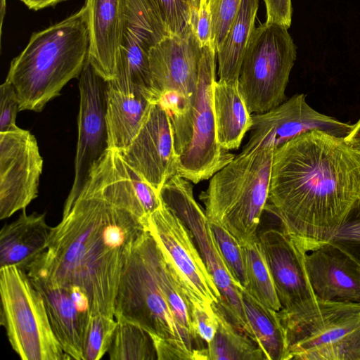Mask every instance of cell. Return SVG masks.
Wrapping results in <instances>:
<instances>
[{
  "label": "cell",
  "instance_id": "cell-1",
  "mask_svg": "<svg viewBox=\"0 0 360 360\" xmlns=\"http://www.w3.org/2000/svg\"><path fill=\"white\" fill-rule=\"evenodd\" d=\"M118 150L108 148L77 196L65 202L47 248L23 269L32 278L82 289L92 315L114 317L129 252L148 225Z\"/></svg>",
  "mask_w": 360,
  "mask_h": 360
},
{
  "label": "cell",
  "instance_id": "cell-2",
  "mask_svg": "<svg viewBox=\"0 0 360 360\" xmlns=\"http://www.w3.org/2000/svg\"><path fill=\"white\" fill-rule=\"evenodd\" d=\"M360 200V153L312 130L274 150L269 203L281 226L306 252L329 242Z\"/></svg>",
  "mask_w": 360,
  "mask_h": 360
},
{
  "label": "cell",
  "instance_id": "cell-3",
  "mask_svg": "<svg viewBox=\"0 0 360 360\" xmlns=\"http://www.w3.org/2000/svg\"><path fill=\"white\" fill-rule=\"evenodd\" d=\"M87 11H79L31 36L11 63L6 79L20 110L40 112L63 88L79 77L88 57Z\"/></svg>",
  "mask_w": 360,
  "mask_h": 360
},
{
  "label": "cell",
  "instance_id": "cell-4",
  "mask_svg": "<svg viewBox=\"0 0 360 360\" xmlns=\"http://www.w3.org/2000/svg\"><path fill=\"white\" fill-rule=\"evenodd\" d=\"M274 150L239 153L211 178L200 195L205 214L231 233L241 245L258 238L269 200Z\"/></svg>",
  "mask_w": 360,
  "mask_h": 360
},
{
  "label": "cell",
  "instance_id": "cell-5",
  "mask_svg": "<svg viewBox=\"0 0 360 360\" xmlns=\"http://www.w3.org/2000/svg\"><path fill=\"white\" fill-rule=\"evenodd\" d=\"M217 53L212 44L202 47L198 80L191 105L170 115L178 174L192 183L211 178L235 155L220 146L217 139L213 107Z\"/></svg>",
  "mask_w": 360,
  "mask_h": 360
},
{
  "label": "cell",
  "instance_id": "cell-6",
  "mask_svg": "<svg viewBox=\"0 0 360 360\" xmlns=\"http://www.w3.org/2000/svg\"><path fill=\"white\" fill-rule=\"evenodd\" d=\"M158 243L148 229L132 245L120 279L114 317L116 321L134 323L152 335L175 341L188 349L158 278Z\"/></svg>",
  "mask_w": 360,
  "mask_h": 360
},
{
  "label": "cell",
  "instance_id": "cell-7",
  "mask_svg": "<svg viewBox=\"0 0 360 360\" xmlns=\"http://www.w3.org/2000/svg\"><path fill=\"white\" fill-rule=\"evenodd\" d=\"M279 319L288 360H360V303L317 297L307 311Z\"/></svg>",
  "mask_w": 360,
  "mask_h": 360
},
{
  "label": "cell",
  "instance_id": "cell-8",
  "mask_svg": "<svg viewBox=\"0 0 360 360\" xmlns=\"http://www.w3.org/2000/svg\"><path fill=\"white\" fill-rule=\"evenodd\" d=\"M1 324L22 360H67L51 328L43 297L26 271L0 267Z\"/></svg>",
  "mask_w": 360,
  "mask_h": 360
},
{
  "label": "cell",
  "instance_id": "cell-9",
  "mask_svg": "<svg viewBox=\"0 0 360 360\" xmlns=\"http://www.w3.org/2000/svg\"><path fill=\"white\" fill-rule=\"evenodd\" d=\"M288 29L266 22L250 37L238 87L252 115L265 112L287 99L285 89L297 57V47Z\"/></svg>",
  "mask_w": 360,
  "mask_h": 360
},
{
  "label": "cell",
  "instance_id": "cell-10",
  "mask_svg": "<svg viewBox=\"0 0 360 360\" xmlns=\"http://www.w3.org/2000/svg\"><path fill=\"white\" fill-rule=\"evenodd\" d=\"M160 195L162 200L176 212L191 231L221 295V301L217 306L224 310L234 325L249 335L242 300L243 290L233 281L219 252L205 212L194 198L192 184L176 174L164 184Z\"/></svg>",
  "mask_w": 360,
  "mask_h": 360
},
{
  "label": "cell",
  "instance_id": "cell-11",
  "mask_svg": "<svg viewBox=\"0 0 360 360\" xmlns=\"http://www.w3.org/2000/svg\"><path fill=\"white\" fill-rule=\"evenodd\" d=\"M148 228L192 300L219 305V291L183 220L162 200Z\"/></svg>",
  "mask_w": 360,
  "mask_h": 360
},
{
  "label": "cell",
  "instance_id": "cell-12",
  "mask_svg": "<svg viewBox=\"0 0 360 360\" xmlns=\"http://www.w3.org/2000/svg\"><path fill=\"white\" fill-rule=\"evenodd\" d=\"M169 34L150 0H123L122 32L112 80L137 88L155 100L150 70V49Z\"/></svg>",
  "mask_w": 360,
  "mask_h": 360
},
{
  "label": "cell",
  "instance_id": "cell-13",
  "mask_svg": "<svg viewBox=\"0 0 360 360\" xmlns=\"http://www.w3.org/2000/svg\"><path fill=\"white\" fill-rule=\"evenodd\" d=\"M43 158L35 136L21 129L0 132V219L25 209L39 193Z\"/></svg>",
  "mask_w": 360,
  "mask_h": 360
},
{
  "label": "cell",
  "instance_id": "cell-14",
  "mask_svg": "<svg viewBox=\"0 0 360 360\" xmlns=\"http://www.w3.org/2000/svg\"><path fill=\"white\" fill-rule=\"evenodd\" d=\"M258 240L281 305L278 316L292 317L308 311L315 304L317 296L306 270V252L281 226L259 233Z\"/></svg>",
  "mask_w": 360,
  "mask_h": 360
},
{
  "label": "cell",
  "instance_id": "cell-15",
  "mask_svg": "<svg viewBox=\"0 0 360 360\" xmlns=\"http://www.w3.org/2000/svg\"><path fill=\"white\" fill-rule=\"evenodd\" d=\"M305 98L304 94H297L265 112L252 114L249 139L240 153L261 148L274 150L298 135L316 129L343 138L350 133L353 124L317 112Z\"/></svg>",
  "mask_w": 360,
  "mask_h": 360
},
{
  "label": "cell",
  "instance_id": "cell-16",
  "mask_svg": "<svg viewBox=\"0 0 360 360\" xmlns=\"http://www.w3.org/2000/svg\"><path fill=\"white\" fill-rule=\"evenodd\" d=\"M78 78L79 110L75 178L66 202L77 196L94 165L108 148L105 122L107 82L97 72L88 57Z\"/></svg>",
  "mask_w": 360,
  "mask_h": 360
},
{
  "label": "cell",
  "instance_id": "cell-17",
  "mask_svg": "<svg viewBox=\"0 0 360 360\" xmlns=\"http://www.w3.org/2000/svg\"><path fill=\"white\" fill-rule=\"evenodd\" d=\"M120 153L159 194L164 184L178 174L171 117L158 101L150 104L131 141Z\"/></svg>",
  "mask_w": 360,
  "mask_h": 360
},
{
  "label": "cell",
  "instance_id": "cell-18",
  "mask_svg": "<svg viewBox=\"0 0 360 360\" xmlns=\"http://www.w3.org/2000/svg\"><path fill=\"white\" fill-rule=\"evenodd\" d=\"M202 46L192 24L179 34H169L148 53L154 87L159 94L174 91L190 106L195 94Z\"/></svg>",
  "mask_w": 360,
  "mask_h": 360
},
{
  "label": "cell",
  "instance_id": "cell-19",
  "mask_svg": "<svg viewBox=\"0 0 360 360\" xmlns=\"http://www.w3.org/2000/svg\"><path fill=\"white\" fill-rule=\"evenodd\" d=\"M30 278L43 297L51 328L63 351L70 359L83 360L92 316L87 295L74 285Z\"/></svg>",
  "mask_w": 360,
  "mask_h": 360
},
{
  "label": "cell",
  "instance_id": "cell-20",
  "mask_svg": "<svg viewBox=\"0 0 360 360\" xmlns=\"http://www.w3.org/2000/svg\"><path fill=\"white\" fill-rule=\"evenodd\" d=\"M304 263L318 297L360 303V267L345 252L328 242L306 252Z\"/></svg>",
  "mask_w": 360,
  "mask_h": 360
},
{
  "label": "cell",
  "instance_id": "cell-21",
  "mask_svg": "<svg viewBox=\"0 0 360 360\" xmlns=\"http://www.w3.org/2000/svg\"><path fill=\"white\" fill-rule=\"evenodd\" d=\"M88 58L106 81L115 78L122 32L123 0H86Z\"/></svg>",
  "mask_w": 360,
  "mask_h": 360
},
{
  "label": "cell",
  "instance_id": "cell-22",
  "mask_svg": "<svg viewBox=\"0 0 360 360\" xmlns=\"http://www.w3.org/2000/svg\"><path fill=\"white\" fill-rule=\"evenodd\" d=\"M152 102L155 101L137 88L115 80L107 82L105 122L108 148L122 150L129 146Z\"/></svg>",
  "mask_w": 360,
  "mask_h": 360
},
{
  "label": "cell",
  "instance_id": "cell-23",
  "mask_svg": "<svg viewBox=\"0 0 360 360\" xmlns=\"http://www.w3.org/2000/svg\"><path fill=\"white\" fill-rule=\"evenodd\" d=\"M52 227L46 214H27L6 224L0 231V267L15 265L23 269L46 250Z\"/></svg>",
  "mask_w": 360,
  "mask_h": 360
},
{
  "label": "cell",
  "instance_id": "cell-24",
  "mask_svg": "<svg viewBox=\"0 0 360 360\" xmlns=\"http://www.w3.org/2000/svg\"><path fill=\"white\" fill-rule=\"evenodd\" d=\"M213 107L219 144L227 150L238 148L252 124L238 81L214 83Z\"/></svg>",
  "mask_w": 360,
  "mask_h": 360
},
{
  "label": "cell",
  "instance_id": "cell-25",
  "mask_svg": "<svg viewBox=\"0 0 360 360\" xmlns=\"http://www.w3.org/2000/svg\"><path fill=\"white\" fill-rule=\"evenodd\" d=\"M258 0H242L224 42L217 51L219 80L238 82L244 56L255 29Z\"/></svg>",
  "mask_w": 360,
  "mask_h": 360
},
{
  "label": "cell",
  "instance_id": "cell-26",
  "mask_svg": "<svg viewBox=\"0 0 360 360\" xmlns=\"http://www.w3.org/2000/svg\"><path fill=\"white\" fill-rule=\"evenodd\" d=\"M242 300L249 335L260 347L266 360H288L285 334L278 311L264 307L245 290Z\"/></svg>",
  "mask_w": 360,
  "mask_h": 360
},
{
  "label": "cell",
  "instance_id": "cell-27",
  "mask_svg": "<svg viewBox=\"0 0 360 360\" xmlns=\"http://www.w3.org/2000/svg\"><path fill=\"white\" fill-rule=\"evenodd\" d=\"M156 272L183 342L188 349L195 352L193 344L196 342L198 345V339L200 338L195 332L193 322L191 297L172 267L164 257L159 246L156 255Z\"/></svg>",
  "mask_w": 360,
  "mask_h": 360
},
{
  "label": "cell",
  "instance_id": "cell-28",
  "mask_svg": "<svg viewBox=\"0 0 360 360\" xmlns=\"http://www.w3.org/2000/svg\"><path fill=\"white\" fill-rule=\"evenodd\" d=\"M213 309L218 327L207 344V360H266L258 344L234 325L220 307L213 305Z\"/></svg>",
  "mask_w": 360,
  "mask_h": 360
},
{
  "label": "cell",
  "instance_id": "cell-29",
  "mask_svg": "<svg viewBox=\"0 0 360 360\" xmlns=\"http://www.w3.org/2000/svg\"><path fill=\"white\" fill-rule=\"evenodd\" d=\"M248 284L245 290L268 309H281L273 277L258 238L242 245Z\"/></svg>",
  "mask_w": 360,
  "mask_h": 360
},
{
  "label": "cell",
  "instance_id": "cell-30",
  "mask_svg": "<svg viewBox=\"0 0 360 360\" xmlns=\"http://www.w3.org/2000/svg\"><path fill=\"white\" fill-rule=\"evenodd\" d=\"M107 354L111 360H155L156 352L149 333L125 321H117Z\"/></svg>",
  "mask_w": 360,
  "mask_h": 360
},
{
  "label": "cell",
  "instance_id": "cell-31",
  "mask_svg": "<svg viewBox=\"0 0 360 360\" xmlns=\"http://www.w3.org/2000/svg\"><path fill=\"white\" fill-rule=\"evenodd\" d=\"M209 226L219 252L235 283L242 290L248 284L242 245L226 229L209 221Z\"/></svg>",
  "mask_w": 360,
  "mask_h": 360
},
{
  "label": "cell",
  "instance_id": "cell-32",
  "mask_svg": "<svg viewBox=\"0 0 360 360\" xmlns=\"http://www.w3.org/2000/svg\"><path fill=\"white\" fill-rule=\"evenodd\" d=\"M169 34L186 30L198 15L200 0H150Z\"/></svg>",
  "mask_w": 360,
  "mask_h": 360
},
{
  "label": "cell",
  "instance_id": "cell-33",
  "mask_svg": "<svg viewBox=\"0 0 360 360\" xmlns=\"http://www.w3.org/2000/svg\"><path fill=\"white\" fill-rule=\"evenodd\" d=\"M117 325L115 318L92 315L83 352V360H99L108 352Z\"/></svg>",
  "mask_w": 360,
  "mask_h": 360
},
{
  "label": "cell",
  "instance_id": "cell-34",
  "mask_svg": "<svg viewBox=\"0 0 360 360\" xmlns=\"http://www.w3.org/2000/svg\"><path fill=\"white\" fill-rule=\"evenodd\" d=\"M328 243L345 252L360 267V200L352 207Z\"/></svg>",
  "mask_w": 360,
  "mask_h": 360
},
{
  "label": "cell",
  "instance_id": "cell-35",
  "mask_svg": "<svg viewBox=\"0 0 360 360\" xmlns=\"http://www.w3.org/2000/svg\"><path fill=\"white\" fill-rule=\"evenodd\" d=\"M242 0H211L212 44L216 52L224 42L237 15Z\"/></svg>",
  "mask_w": 360,
  "mask_h": 360
},
{
  "label": "cell",
  "instance_id": "cell-36",
  "mask_svg": "<svg viewBox=\"0 0 360 360\" xmlns=\"http://www.w3.org/2000/svg\"><path fill=\"white\" fill-rule=\"evenodd\" d=\"M191 302L193 322L195 332L207 345L214 338L218 327L213 305L194 300Z\"/></svg>",
  "mask_w": 360,
  "mask_h": 360
},
{
  "label": "cell",
  "instance_id": "cell-37",
  "mask_svg": "<svg viewBox=\"0 0 360 360\" xmlns=\"http://www.w3.org/2000/svg\"><path fill=\"white\" fill-rule=\"evenodd\" d=\"M18 111L19 103L15 91L5 81L0 86V132L18 128L15 123Z\"/></svg>",
  "mask_w": 360,
  "mask_h": 360
},
{
  "label": "cell",
  "instance_id": "cell-38",
  "mask_svg": "<svg viewBox=\"0 0 360 360\" xmlns=\"http://www.w3.org/2000/svg\"><path fill=\"white\" fill-rule=\"evenodd\" d=\"M150 335L158 360H197L195 352L188 350L175 341Z\"/></svg>",
  "mask_w": 360,
  "mask_h": 360
},
{
  "label": "cell",
  "instance_id": "cell-39",
  "mask_svg": "<svg viewBox=\"0 0 360 360\" xmlns=\"http://www.w3.org/2000/svg\"><path fill=\"white\" fill-rule=\"evenodd\" d=\"M267 22H276L289 28L292 22L291 0H264Z\"/></svg>",
  "mask_w": 360,
  "mask_h": 360
},
{
  "label": "cell",
  "instance_id": "cell-40",
  "mask_svg": "<svg viewBox=\"0 0 360 360\" xmlns=\"http://www.w3.org/2000/svg\"><path fill=\"white\" fill-rule=\"evenodd\" d=\"M195 32L202 47L212 44L211 13L209 6L205 1H200L195 24Z\"/></svg>",
  "mask_w": 360,
  "mask_h": 360
},
{
  "label": "cell",
  "instance_id": "cell-41",
  "mask_svg": "<svg viewBox=\"0 0 360 360\" xmlns=\"http://www.w3.org/2000/svg\"><path fill=\"white\" fill-rule=\"evenodd\" d=\"M344 139L352 148L360 153V118Z\"/></svg>",
  "mask_w": 360,
  "mask_h": 360
},
{
  "label": "cell",
  "instance_id": "cell-42",
  "mask_svg": "<svg viewBox=\"0 0 360 360\" xmlns=\"http://www.w3.org/2000/svg\"><path fill=\"white\" fill-rule=\"evenodd\" d=\"M65 0H21L30 9L37 11L53 6Z\"/></svg>",
  "mask_w": 360,
  "mask_h": 360
},
{
  "label": "cell",
  "instance_id": "cell-43",
  "mask_svg": "<svg viewBox=\"0 0 360 360\" xmlns=\"http://www.w3.org/2000/svg\"><path fill=\"white\" fill-rule=\"evenodd\" d=\"M6 0L0 1V33L1 36L2 34V26L4 22V18L6 13Z\"/></svg>",
  "mask_w": 360,
  "mask_h": 360
},
{
  "label": "cell",
  "instance_id": "cell-44",
  "mask_svg": "<svg viewBox=\"0 0 360 360\" xmlns=\"http://www.w3.org/2000/svg\"><path fill=\"white\" fill-rule=\"evenodd\" d=\"M203 1H205L207 2V4H208V6H209V4H210L211 0H203Z\"/></svg>",
  "mask_w": 360,
  "mask_h": 360
}]
</instances>
